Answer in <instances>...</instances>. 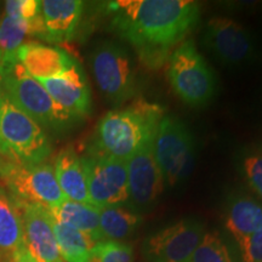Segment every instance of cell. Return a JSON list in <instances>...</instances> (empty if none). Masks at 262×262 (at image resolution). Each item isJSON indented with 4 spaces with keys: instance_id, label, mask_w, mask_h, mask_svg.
<instances>
[{
    "instance_id": "cell-8",
    "label": "cell",
    "mask_w": 262,
    "mask_h": 262,
    "mask_svg": "<svg viewBox=\"0 0 262 262\" xmlns=\"http://www.w3.org/2000/svg\"><path fill=\"white\" fill-rule=\"evenodd\" d=\"M90 64L101 94L114 104L136 94V73L133 61L122 45L113 41L98 44L91 52Z\"/></svg>"
},
{
    "instance_id": "cell-27",
    "label": "cell",
    "mask_w": 262,
    "mask_h": 262,
    "mask_svg": "<svg viewBox=\"0 0 262 262\" xmlns=\"http://www.w3.org/2000/svg\"><path fill=\"white\" fill-rule=\"evenodd\" d=\"M243 262H262V228L238 243Z\"/></svg>"
},
{
    "instance_id": "cell-21",
    "label": "cell",
    "mask_w": 262,
    "mask_h": 262,
    "mask_svg": "<svg viewBox=\"0 0 262 262\" xmlns=\"http://www.w3.org/2000/svg\"><path fill=\"white\" fill-rule=\"evenodd\" d=\"M52 227L62 260L64 262H89L91 250L96 244L89 235L70 225L55 221L54 219Z\"/></svg>"
},
{
    "instance_id": "cell-23",
    "label": "cell",
    "mask_w": 262,
    "mask_h": 262,
    "mask_svg": "<svg viewBox=\"0 0 262 262\" xmlns=\"http://www.w3.org/2000/svg\"><path fill=\"white\" fill-rule=\"evenodd\" d=\"M27 37H31L28 22L4 14L0 19V66L18 61L17 51Z\"/></svg>"
},
{
    "instance_id": "cell-25",
    "label": "cell",
    "mask_w": 262,
    "mask_h": 262,
    "mask_svg": "<svg viewBox=\"0 0 262 262\" xmlns=\"http://www.w3.org/2000/svg\"><path fill=\"white\" fill-rule=\"evenodd\" d=\"M134 249L131 245L114 241H102L95 244L89 262H133Z\"/></svg>"
},
{
    "instance_id": "cell-2",
    "label": "cell",
    "mask_w": 262,
    "mask_h": 262,
    "mask_svg": "<svg viewBox=\"0 0 262 262\" xmlns=\"http://www.w3.org/2000/svg\"><path fill=\"white\" fill-rule=\"evenodd\" d=\"M164 110L139 100L124 110L111 111L96 126L90 153L126 160L155 140Z\"/></svg>"
},
{
    "instance_id": "cell-26",
    "label": "cell",
    "mask_w": 262,
    "mask_h": 262,
    "mask_svg": "<svg viewBox=\"0 0 262 262\" xmlns=\"http://www.w3.org/2000/svg\"><path fill=\"white\" fill-rule=\"evenodd\" d=\"M242 171L251 188L262 196V150L249 153L242 160Z\"/></svg>"
},
{
    "instance_id": "cell-12",
    "label": "cell",
    "mask_w": 262,
    "mask_h": 262,
    "mask_svg": "<svg viewBox=\"0 0 262 262\" xmlns=\"http://www.w3.org/2000/svg\"><path fill=\"white\" fill-rule=\"evenodd\" d=\"M17 203L24 228L25 248L37 262H64L58 251L49 208Z\"/></svg>"
},
{
    "instance_id": "cell-3",
    "label": "cell",
    "mask_w": 262,
    "mask_h": 262,
    "mask_svg": "<svg viewBox=\"0 0 262 262\" xmlns=\"http://www.w3.org/2000/svg\"><path fill=\"white\" fill-rule=\"evenodd\" d=\"M0 88L16 107L41 127L62 130L77 122L52 100L37 79L27 73L19 61L0 66Z\"/></svg>"
},
{
    "instance_id": "cell-6",
    "label": "cell",
    "mask_w": 262,
    "mask_h": 262,
    "mask_svg": "<svg viewBox=\"0 0 262 262\" xmlns=\"http://www.w3.org/2000/svg\"><path fill=\"white\" fill-rule=\"evenodd\" d=\"M168 78L175 94L189 106H204L215 94V78L194 42L185 40L169 58Z\"/></svg>"
},
{
    "instance_id": "cell-5",
    "label": "cell",
    "mask_w": 262,
    "mask_h": 262,
    "mask_svg": "<svg viewBox=\"0 0 262 262\" xmlns=\"http://www.w3.org/2000/svg\"><path fill=\"white\" fill-rule=\"evenodd\" d=\"M0 179L18 203L54 208L66 201L49 163L22 164L0 156Z\"/></svg>"
},
{
    "instance_id": "cell-18",
    "label": "cell",
    "mask_w": 262,
    "mask_h": 262,
    "mask_svg": "<svg viewBox=\"0 0 262 262\" xmlns=\"http://www.w3.org/2000/svg\"><path fill=\"white\" fill-rule=\"evenodd\" d=\"M22 249L24 228L18 205L0 189V262H14Z\"/></svg>"
},
{
    "instance_id": "cell-9",
    "label": "cell",
    "mask_w": 262,
    "mask_h": 262,
    "mask_svg": "<svg viewBox=\"0 0 262 262\" xmlns=\"http://www.w3.org/2000/svg\"><path fill=\"white\" fill-rule=\"evenodd\" d=\"M81 159L86 173L90 204L102 209L129 201L125 160L94 153Z\"/></svg>"
},
{
    "instance_id": "cell-7",
    "label": "cell",
    "mask_w": 262,
    "mask_h": 262,
    "mask_svg": "<svg viewBox=\"0 0 262 262\" xmlns=\"http://www.w3.org/2000/svg\"><path fill=\"white\" fill-rule=\"evenodd\" d=\"M156 162L164 181L175 186L188 178L194 166V141L187 126L172 116H164L153 140Z\"/></svg>"
},
{
    "instance_id": "cell-24",
    "label": "cell",
    "mask_w": 262,
    "mask_h": 262,
    "mask_svg": "<svg viewBox=\"0 0 262 262\" xmlns=\"http://www.w3.org/2000/svg\"><path fill=\"white\" fill-rule=\"evenodd\" d=\"M187 262H233V258L217 232H205Z\"/></svg>"
},
{
    "instance_id": "cell-1",
    "label": "cell",
    "mask_w": 262,
    "mask_h": 262,
    "mask_svg": "<svg viewBox=\"0 0 262 262\" xmlns=\"http://www.w3.org/2000/svg\"><path fill=\"white\" fill-rule=\"evenodd\" d=\"M107 9L112 28L150 70L165 64L201 19V5L193 0H117Z\"/></svg>"
},
{
    "instance_id": "cell-22",
    "label": "cell",
    "mask_w": 262,
    "mask_h": 262,
    "mask_svg": "<svg viewBox=\"0 0 262 262\" xmlns=\"http://www.w3.org/2000/svg\"><path fill=\"white\" fill-rule=\"evenodd\" d=\"M141 217L123 206H107L100 211V232L102 241L119 242L136 231Z\"/></svg>"
},
{
    "instance_id": "cell-11",
    "label": "cell",
    "mask_w": 262,
    "mask_h": 262,
    "mask_svg": "<svg viewBox=\"0 0 262 262\" xmlns=\"http://www.w3.org/2000/svg\"><path fill=\"white\" fill-rule=\"evenodd\" d=\"M204 233L201 221L183 219L149 235L143 254L148 262H187Z\"/></svg>"
},
{
    "instance_id": "cell-28",
    "label": "cell",
    "mask_w": 262,
    "mask_h": 262,
    "mask_svg": "<svg viewBox=\"0 0 262 262\" xmlns=\"http://www.w3.org/2000/svg\"><path fill=\"white\" fill-rule=\"evenodd\" d=\"M14 262H37V261H35L34 258L29 255V253L26 250V248H25V249H22V250L19 251L17 255H16Z\"/></svg>"
},
{
    "instance_id": "cell-16",
    "label": "cell",
    "mask_w": 262,
    "mask_h": 262,
    "mask_svg": "<svg viewBox=\"0 0 262 262\" xmlns=\"http://www.w3.org/2000/svg\"><path fill=\"white\" fill-rule=\"evenodd\" d=\"M19 63L34 79H48L57 77L71 68L74 60L64 50L40 44V42H25L17 51Z\"/></svg>"
},
{
    "instance_id": "cell-20",
    "label": "cell",
    "mask_w": 262,
    "mask_h": 262,
    "mask_svg": "<svg viewBox=\"0 0 262 262\" xmlns=\"http://www.w3.org/2000/svg\"><path fill=\"white\" fill-rule=\"evenodd\" d=\"M225 226L239 243L262 228V204L250 196H238L229 203Z\"/></svg>"
},
{
    "instance_id": "cell-14",
    "label": "cell",
    "mask_w": 262,
    "mask_h": 262,
    "mask_svg": "<svg viewBox=\"0 0 262 262\" xmlns=\"http://www.w3.org/2000/svg\"><path fill=\"white\" fill-rule=\"evenodd\" d=\"M52 100L79 120L91 112V93L86 77L78 62L57 77L37 79Z\"/></svg>"
},
{
    "instance_id": "cell-19",
    "label": "cell",
    "mask_w": 262,
    "mask_h": 262,
    "mask_svg": "<svg viewBox=\"0 0 262 262\" xmlns=\"http://www.w3.org/2000/svg\"><path fill=\"white\" fill-rule=\"evenodd\" d=\"M55 221L70 225L83 232L93 239L95 243L102 242L100 232V211L90 203H78L66 199L60 205L49 209Z\"/></svg>"
},
{
    "instance_id": "cell-4",
    "label": "cell",
    "mask_w": 262,
    "mask_h": 262,
    "mask_svg": "<svg viewBox=\"0 0 262 262\" xmlns=\"http://www.w3.org/2000/svg\"><path fill=\"white\" fill-rule=\"evenodd\" d=\"M42 127L15 106L0 88V156L22 164H40L51 155Z\"/></svg>"
},
{
    "instance_id": "cell-15",
    "label": "cell",
    "mask_w": 262,
    "mask_h": 262,
    "mask_svg": "<svg viewBox=\"0 0 262 262\" xmlns=\"http://www.w3.org/2000/svg\"><path fill=\"white\" fill-rule=\"evenodd\" d=\"M83 10L84 3L80 0H42L44 40L50 42L71 40L80 24Z\"/></svg>"
},
{
    "instance_id": "cell-17",
    "label": "cell",
    "mask_w": 262,
    "mask_h": 262,
    "mask_svg": "<svg viewBox=\"0 0 262 262\" xmlns=\"http://www.w3.org/2000/svg\"><path fill=\"white\" fill-rule=\"evenodd\" d=\"M54 172L62 193L68 201L90 203L83 159L72 148L62 149L54 163Z\"/></svg>"
},
{
    "instance_id": "cell-10",
    "label": "cell",
    "mask_w": 262,
    "mask_h": 262,
    "mask_svg": "<svg viewBox=\"0 0 262 262\" xmlns=\"http://www.w3.org/2000/svg\"><path fill=\"white\" fill-rule=\"evenodd\" d=\"M204 47L221 64L239 67L250 63L256 55L254 39L247 28L229 17H212L205 27Z\"/></svg>"
},
{
    "instance_id": "cell-13",
    "label": "cell",
    "mask_w": 262,
    "mask_h": 262,
    "mask_svg": "<svg viewBox=\"0 0 262 262\" xmlns=\"http://www.w3.org/2000/svg\"><path fill=\"white\" fill-rule=\"evenodd\" d=\"M129 201L136 208H148L164 189V176L156 162L153 142L126 160Z\"/></svg>"
}]
</instances>
